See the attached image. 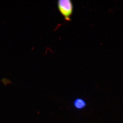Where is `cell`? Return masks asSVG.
<instances>
[{"instance_id": "1", "label": "cell", "mask_w": 123, "mask_h": 123, "mask_svg": "<svg viewBox=\"0 0 123 123\" xmlns=\"http://www.w3.org/2000/svg\"><path fill=\"white\" fill-rule=\"evenodd\" d=\"M57 6L61 14L65 20L69 21L73 12V4L70 0H59Z\"/></svg>"}, {"instance_id": "2", "label": "cell", "mask_w": 123, "mask_h": 123, "mask_svg": "<svg viewBox=\"0 0 123 123\" xmlns=\"http://www.w3.org/2000/svg\"><path fill=\"white\" fill-rule=\"evenodd\" d=\"M86 103L85 101L80 98H76L74 102V105L76 108L82 109L85 107Z\"/></svg>"}]
</instances>
